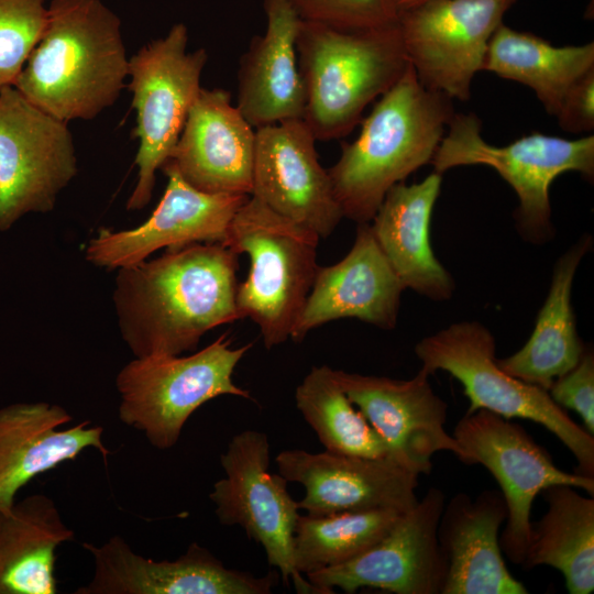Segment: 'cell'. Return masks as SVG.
Returning <instances> with one entry per match:
<instances>
[{"mask_svg":"<svg viewBox=\"0 0 594 594\" xmlns=\"http://www.w3.org/2000/svg\"><path fill=\"white\" fill-rule=\"evenodd\" d=\"M266 29L240 59L237 107L255 129L302 119L306 95L298 65L301 18L289 0H263Z\"/></svg>","mask_w":594,"mask_h":594,"instance_id":"obj_24","label":"cell"},{"mask_svg":"<svg viewBox=\"0 0 594 594\" xmlns=\"http://www.w3.org/2000/svg\"><path fill=\"white\" fill-rule=\"evenodd\" d=\"M161 169L167 176V186L148 219L130 230L100 229L85 249L88 262L119 270L139 264L164 248L226 242L230 223L249 196L200 191L186 183L169 162Z\"/></svg>","mask_w":594,"mask_h":594,"instance_id":"obj_17","label":"cell"},{"mask_svg":"<svg viewBox=\"0 0 594 594\" xmlns=\"http://www.w3.org/2000/svg\"><path fill=\"white\" fill-rule=\"evenodd\" d=\"M594 68V42L554 46L529 32L505 24L493 34L482 70L522 84L556 117L569 89Z\"/></svg>","mask_w":594,"mask_h":594,"instance_id":"obj_28","label":"cell"},{"mask_svg":"<svg viewBox=\"0 0 594 594\" xmlns=\"http://www.w3.org/2000/svg\"><path fill=\"white\" fill-rule=\"evenodd\" d=\"M444 503L441 490L429 488L374 546L344 563L308 573V582L320 594L333 588L351 594L361 587L442 594L448 565L437 529Z\"/></svg>","mask_w":594,"mask_h":594,"instance_id":"obj_14","label":"cell"},{"mask_svg":"<svg viewBox=\"0 0 594 594\" xmlns=\"http://www.w3.org/2000/svg\"><path fill=\"white\" fill-rule=\"evenodd\" d=\"M403 514L370 510L299 515L294 532L296 571L307 575L360 556L380 541Z\"/></svg>","mask_w":594,"mask_h":594,"instance_id":"obj_31","label":"cell"},{"mask_svg":"<svg viewBox=\"0 0 594 594\" xmlns=\"http://www.w3.org/2000/svg\"><path fill=\"white\" fill-rule=\"evenodd\" d=\"M507 518L501 491L486 490L474 499L457 493L444 503L437 529L447 560L442 594H527L507 569L499 534Z\"/></svg>","mask_w":594,"mask_h":594,"instance_id":"obj_22","label":"cell"},{"mask_svg":"<svg viewBox=\"0 0 594 594\" xmlns=\"http://www.w3.org/2000/svg\"><path fill=\"white\" fill-rule=\"evenodd\" d=\"M593 14H594V0H590V2L587 4V8H586V11H585V16L587 19L592 20Z\"/></svg>","mask_w":594,"mask_h":594,"instance_id":"obj_37","label":"cell"},{"mask_svg":"<svg viewBox=\"0 0 594 594\" xmlns=\"http://www.w3.org/2000/svg\"><path fill=\"white\" fill-rule=\"evenodd\" d=\"M301 20L344 30H365L397 23L396 0H289Z\"/></svg>","mask_w":594,"mask_h":594,"instance_id":"obj_33","label":"cell"},{"mask_svg":"<svg viewBox=\"0 0 594 594\" xmlns=\"http://www.w3.org/2000/svg\"><path fill=\"white\" fill-rule=\"evenodd\" d=\"M441 182V174L433 172L419 183L395 185L369 222L404 288L435 301L450 299L455 288L430 242L431 217Z\"/></svg>","mask_w":594,"mask_h":594,"instance_id":"obj_25","label":"cell"},{"mask_svg":"<svg viewBox=\"0 0 594 594\" xmlns=\"http://www.w3.org/2000/svg\"><path fill=\"white\" fill-rule=\"evenodd\" d=\"M548 508L531 522L530 540L522 566L549 565L562 573L570 594L594 590V498L571 485L543 490Z\"/></svg>","mask_w":594,"mask_h":594,"instance_id":"obj_29","label":"cell"},{"mask_svg":"<svg viewBox=\"0 0 594 594\" xmlns=\"http://www.w3.org/2000/svg\"><path fill=\"white\" fill-rule=\"evenodd\" d=\"M238 256L223 243L197 242L119 268L113 302L135 358L195 351L206 332L241 319Z\"/></svg>","mask_w":594,"mask_h":594,"instance_id":"obj_1","label":"cell"},{"mask_svg":"<svg viewBox=\"0 0 594 594\" xmlns=\"http://www.w3.org/2000/svg\"><path fill=\"white\" fill-rule=\"evenodd\" d=\"M454 113L452 99L426 88L409 64L328 169L343 217L370 222L392 187L431 162Z\"/></svg>","mask_w":594,"mask_h":594,"instance_id":"obj_3","label":"cell"},{"mask_svg":"<svg viewBox=\"0 0 594 594\" xmlns=\"http://www.w3.org/2000/svg\"><path fill=\"white\" fill-rule=\"evenodd\" d=\"M128 74L121 20L110 8L52 0L46 28L12 86L59 120H92L116 102Z\"/></svg>","mask_w":594,"mask_h":594,"instance_id":"obj_2","label":"cell"},{"mask_svg":"<svg viewBox=\"0 0 594 594\" xmlns=\"http://www.w3.org/2000/svg\"><path fill=\"white\" fill-rule=\"evenodd\" d=\"M427 0H396L397 8L400 11L406 10L408 8L415 7L419 3H422Z\"/></svg>","mask_w":594,"mask_h":594,"instance_id":"obj_36","label":"cell"},{"mask_svg":"<svg viewBox=\"0 0 594 594\" xmlns=\"http://www.w3.org/2000/svg\"><path fill=\"white\" fill-rule=\"evenodd\" d=\"M252 191L276 213L329 237L344 218L302 119L256 129Z\"/></svg>","mask_w":594,"mask_h":594,"instance_id":"obj_16","label":"cell"},{"mask_svg":"<svg viewBox=\"0 0 594 594\" xmlns=\"http://www.w3.org/2000/svg\"><path fill=\"white\" fill-rule=\"evenodd\" d=\"M474 113H454L430 164L433 172L484 165L495 169L518 198L515 221L520 237L532 244L554 235L549 189L566 172L594 177V135L564 139L534 132L506 145L487 143Z\"/></svg>","mask_w":594,"mask_h":594,"instance_id":"obj_6","label":"cell"},{"mask_svg":"<svg viewBox=\"0 0 594 594\" xmlns=\"http://www.w3.org/2000/svg\"><path fill=\"white\" fill-rule=\"evenodd\" d=\"M548 393L559 406L578 413L586 430L594 435V355L591 349L585 346L576 365L559 376Z\"/></svg>","mask_w":594,"mask_h":594,"instance_id":"obj_34","label":"cell"},{"mask_svg":"<svg viewBox=\"0 0 594 594\" xmlns=\"http://www.w3.org/2000/svg\"><path fill=\"white\" fill-rule=\"evenodd\" d=\"M72 416L59 405L37 402L0 409V512H9L20 488L35 476L96 449L106 461L103 428L81 421L66 429Z\"/></svg>","mask_w":594,"mask_h":594,"instance_id":"obj_23","label":"cell"},{"mask_svg":"<svg viewBox=\"0 0 594 594\" xmlns=\"http://www.w3.org/2000/svg\"><path fill=\"white\" fill-rule=\"evenodd\" d=\"M297 54L306 95L302 120L317 141L349 134L409 65L398 23L344 30L301 20Z\"/></svg>","mask_w":594,"mask_h":594,"instance_id":"obj_4","label":"cell"},{"mask_svg":"<svg viewBox=\"0 0 594 594\" xmlns=\"http://www.w3.org/2000/svg\"><path fill=\"white\" fill-rule=\"evenodd\" d=\"M67 123L31 103L14 86L0 88V231L25 213L53 210L76 176Z\"/></svg>","mask_w":594,"mask_h":594,"instance_id":"obj_12","label":"cell"},{"mask_svg":"<svg viewBox=\"0 0 594 594\" xmlns=\"http://www.w3.org/2000/svg\"><path fill=\"white\" fill-rule=\"evenodd\" d=\"M556 118L560 128L569 133H588L594 130V68L569 89Z\"/></svg>","mask_w":594,"mask_h":594,"instance_id":"obj_35","label":"cell"},{"mask_svg":"<svg viewBox=\"0 0 594 594\" xmlns=\"http://www.w3.org/2000/svg\"><path fill=\"white\" fill-rule=\"evenodd\" d=\"M404 290L370 223H359L348 254L333 265L318 267L290 339L301 342L312 329L343 318L392 330Z\"/></svg>","mask_w":594,"mask_h":594,"instance_id":"obj_20","label":"cell"},{"mask_svg":"<svg viewBox=\"0 0 594 594\" xmlns=\"http://www.w3.org/2000/svg\"><path fill=\"white\" fill-rule=\"evenodd\" d=\"M320 237L253 196L235 212L224 245L245 253L250 268L238 284L237 308L260 329L266 349L290 339L317 270Z\"/></svg>","mask_w":594,"mask_h":594,"instance_id":"obj_5","label":"cell"},{"mask_svg":"<svg viewBox=\"0 0 594 594\" xmlns=\"http://www.w3.org/2000/svg\"><path fill=\"white\" fill-rule=\"evenodd\" d=\"M495 338L479 321H462L425 337L415 345L421 369L444 371L459 381L470 406L504 418L540 424L574 455L575 473L594 477V437L574 422L548 391L505 372L495 356Z\"/></svg>","mask_w":594,"mask_h":594,"instance_id":"obj_7","label":"cell"},{"mask_svg":"<svg viewBox=\"0 0 594 594\" xmlns=\"http://www.w3.org/2000/svg\"><path fill=\"white\" fill-rule=\"evenodd\" d=\"M295 402L326 451L392 459L387 442L349 399L333 369L314 366L296 387Z\"/></svg>","mask_w":594,"mask_h":594,"instance_id":"obj_30","label":"cell"},{"mask_svg":"<svg viewBox=\"0 0 594 594\" xmlns=\"http://www.w3.org/2000/svg\"><path fill=\"white\" fill-rule=\"evenodd\" d=\"M288 483L304 486L299 509L309 515L413 508L419 475L391 458L370 459L329 451L284 450L275 458Z\"/></svg>","mask_w":594,"mask_h":594,"instance_id":"obj_19","label":"cell"},{"mask_svg":"<svg viewBox=\"0 0 594 594\" xmlns=\"http://www.w3.org/2000/svg\"><path fill=\"white\" fill-rule=\"evenodd\" d=\"M591 245V237L584 235L558 258L531 336L517 352L497 359L512 376L548 391L581 359L585 345L576 331L571 294L576 270Z\"/></svg>","mask_w":594,"mask_h":594,"instance_id":"obj_26","label":"cell"},{"mask_svg":"<svg viewBox=\"0 0 594 594\" xmlns=\"http://www.w3.org/2000/svg\"><path fill=\"white\" fill-rule=\"evenodd\" d=\"M255 132L229 91L201 88L167 162L200 191L250 196Z\"/></svg>","mask_w":594,"mask_h":594,"instance_id":"obj_21","label":"cell"},{"mask_svg":"<svg viewBox=\"0 0 594 594\" xmlns=\"http://www.w3.org/2000/svg\"><path fill=\"white\" fill-rule=\"evenodd\" d=\"M464 453L463 463L482 464L497 481L507 506L499 534L503 554L521 565L531 534V506L549 486L564 484L594 495V477L559 469L550 453L512 419L486 409L465 413L452 433Z\"/></svg>","mask_w":594,"mask_h":594,"instance_id":"obj_10","label":"cell"},{"mask_svg":"<svg viewBox=\"0 0 594 594\" xmlns=\"http://www.w3.org/2000/svg\"><path fill=\"white\" fill-rule=\"evenodd\" d=\"M220 462L224 477L213 484L209 495L218 520L240 526L261 544L286 585L293 582L298 593H317L295 569L294 532L300 509L287 490L288 481L268 470L267 436L257 430L237 433Z\"/></svg>","mask_w":594,"mask_h":594,"instance_id":"obj_11","label":"cell"},{"mask_svg":"<svg viewBox=\"0 0 594 594\" xmlns=\"http://www.w3.org/2000/svg\"><path fill=\"white\" fill-rule=\"evenodd\" d=\"M75 534L44 494L0 512V594H56V549Z\"/></svg>","mask_w":594,"mask_h":594,"instance_id":"obj_27","label":"cell"},{"mask_svg":"<svg viewBox=\"0 0 594 594\" xmlns=\"http://www.w3.org/2000/svg\"><path fill=\"white\" fill-rule=\"evenodd\" d=\"M82 548L92 556L95 572L76 594H270L279 580L275 571L254 576L226 568L196 542L174 561L144 558L120 536Z\"/></svg>","mask_w":594,"mask_h":594,"instance_id":"obj_18","label":"cell"},{"mask_svg":"<svg viewBox=\"0 0 594 594\" xmlns=\"http://www.w3.org/2000/svg\"><path fill=\"white\" fill-rule=\"evenodd\" d=\"M341 388L387 442L391 457L404 468L429 474L440 451L464 453L444 428L448 404L433 391L430 374L420 369L409 380L334 370Z\"/></svg>","mask_w":594,"mask_h":594,"instance_id":"obj_15","label":"cell"},{"mask_svg":"<svg viewBox=\"0 0 594 594\" xmlns=\"http://www.w3.org/2000/svg\"><path fill=\"white\" fill-rule=\"evenodd\" d=\"M251 346L232 348L224 333L190 355L135 358L116 378L119 418L142 431L156 449H170L205 403L224 395L253 399L233 382L234 370Z\"/></svg>","mask_w":594,"mask_h":594,"instance_id":"obj_8","label":"cell"},{"mask_svg":"<svg viewBox=\"0 0 594 594\" xmlns=\"http://www.w3.org/2000/svg\"><path fill=\"white\" fill-rule=\"evenodd\" d=\"M517 0H427L399 12L409 64L428 89L468 101L488 43Z\"/></svg>","mask_w":594,"mask_h":594,"instance_id":"obj_13","label":"cell"},{"mask_svg":"<svg viewBox=\"0 0 594 594\" xmlns=\"http://www.w3.org/2000/svg\"><path fill=\"white\" fill-rule=\"evenodd\" d=\"M45 0H0V88L12 86L47 23Z\"/></svg>","mask_w":594,"mask_h":594,"instance_id":"obj_32","label":"cell"},{"mask_svg":"<svg viewBox=\"0 0 594 594\" xmlns=\"http://www.w3.org/2000/svg\"><path fill=\"white\" fill-rule=\"evenodd\" d=\"M188 29L179 22L129 58L132 107L136 112L133 135L139 140L136 185L128 210H140L151 200L156 172L169 160L200 89L208 59L205 48L187 52Z\"/></svg>","mask_w":594,"mask_h":594,"instance_id":"obj_9","label":"cell"}]
</instances>
